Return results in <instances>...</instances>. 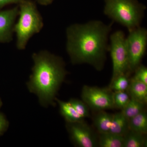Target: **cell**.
Wrapping results in <instances>:
<instances>
[{
	"instance_id": "1",
	"label": "cell",
	"mask_w": 147,
	"mask_h": 147,
	"mask_svg": "<svg viewBox=\"0 0 147 147\" xmlns=\"http://www.w3.org/2000/svg\"><path fill=\"white\" fill-rule=\"evenodd\" d=\"M112 24L90 21L74 24L66 30V50L73 64H89L101 70L109 50L108 37Z\"/></svg>"
},
{
	"instance_id": "2",
	"label": "cell",
	"mask_w": 147,
	"mask_h": 147,
	"mask_svg": "<svg viewBox=\"0 0 147 147\" xmlns=\"http://www.w3.org/2000/svg\"><path fill=\"white\" fill-rule=\"evenodd\" d=\"M32 58L34 65L27 83L28 89L36 95L43 107L54 106L56 95L67 74L64 61L47 50L33 53Z\"/></svg>"
},
{
	"instance_id": "3",
	"label": "cell",
	"mask_w": 147,
	"mask_h": 147,
	"mask_svg": "<svg viewBox=\"0 0 147 147\" xmlns=\"http://www.w3.org/2000/svg\"><path fill=\"white\" fill-rule=\"evenodd\" d=\"M18 18L13 27L16 34V46L24 50L29 40L38 33L43 27V19L35 3L31 0H24L19 4Z\"/></svg>"
},
{
	"instance_id": "4",
	"label": "cell",
	"mask_w": 147,
	"mask_h": 147,
	"mask_svg": "<svg viewBox=\"0 0 147 147\" xmlns=\"http://www.w3.org/2000/svg\"><path fill=\"white\" fill-rule=\"evenodd\" d=\"M104 13L129 32L140 27L146 7L137 0H105Z\"/></svg>"
},
{
	"instance_id": "5",
	"label": "cell",
	"mask_w": 147,
	"mask_h": 147,
	"mask_svg": "<svg viewBox=\"0 0 147 147\" xmlns=\"http://www.w3.org/2000/svg\"><path fill=\"white\" fill-rule=\"evenodd\" d=\"M110 40L109 50L113 62L112 81L120 75L129 72L126 37L123 32L119 30L113 33L110 36Z\"/></svg>"
},
{
	"instance_id": "6",
	"label": "cell",
	"mask_w": 147,
	"mask_h": 147,
	"mask_svg": "<svg viewBox=\"0 0 147 147\" xmlns=\"http://www.w3.org/2000/svg\"><path fill=\"white\" fill-rule=\"evenodd\" d=\"M128 55L129 72H133L140 65L145 55L147 44L146 29L138 27L131 31L126 38Z\"/></svg>"
},
{
	"instance_id": "7",
	"label": "cell",
	"mask_w": 147,
	"mask_h": 147,
	"mask_svg": "<svg viewBox=\"0 0 147 147\" xmlns=\"http://www.w3.org/2000/svg\"><path fill=\"white\" fill-rule=\"evenodd\" d=\"M82 96L83 101L93 110L104 111L115 108L113 93L110 89L84 86Z\"/></svg>"
},
{
	"instance_id": "8",
	"label": "cell",
	"mask_w": 147,
	"mask_h": 147,
	"mask_svg": "<svg viewBox=\"0 0 147 147\" xmlns=\"http://www.w3.org/2000/svg\"><path fill=\"white\" fill-rule=\"evenodd\" d=\"M67 127L74 144L80 147H94L97 146L95 137L89 127L83 121L67 123Z\"/></svg>"
},
{
	"instance_id": "9",
	"label": "cell",
	"mask_w": 147,
	"mask_h": 147,
	"mask_svg": "<svg viewBox=\"0 0 147 147\" xmlns=\"http://www.w3.org/2000/svg\"><path fill=\"white\" fill-rule=\"evenodd\" d=\"M18 12V7L7 10L0 9V43L9 42L12 40L13 27Z\"/></svg>"
},
{
	"instance_id": "10",
	"label": "cell",
	"mask_w": 147,
	"mask_h": 147,
	"mask_svg": "<svg viewBox=\"0 0 147 147\" xmlns=\"http://www.w3.org/2000/svg\"><path fill=\"white\" fill-rule=\"evenodd\" d=\"M129 130V119L122 112L113 115L109 132L124 136Z\"/></svg>"
},
{
	"instance_id": "11",
	"label": "cell",
	"mask_w": 147,
	"mask_h": 147,
	"mask_svg": "<svg viewBox=\"0 0 147 147\" xmlns=\"http://www.w3.org/2000/svg\"><path fill=\"white\" fill-rule=\"evenodd\" d=\"M127 90L131 98L143 103H147V85L132 79Z\"/></svg>"
},
{
	"instance_id": "12",
	"label": "cell",
	"mask_w": 147,
	"mask_h": 147,
	"mask_svg": "<svg viewBox=\"0 0 147 147\" xmlns=\"http://www.w3.org/2000/svg\"><path fill=\"white\" fill-rule=\"evenodd\" d=\"M55 100L59 104L61 114L65 119L67 122L71 123L83 121L84 119L79 116L69 101H62L57 98H55Z\"/></svg>"
},
{
	"instance_id": "13",
	"label": "cell",
	"mask_w": 147,
	"mask_h": 147,
	"mask_svg": "<svg viewBox=\"0 0 147 147\" xmlns=\"http://www.w3.org/2000/svg\"><path fill=\"white\" fill-rule=\"evenodd\" d=\"M146 134L129 130L124 137L123 147H143L146 146Z\"/></svg>"
},
{
	"instance_id": "14",
	"label": "cell",
	"mask_w": 147,
	"mask_h": 147,
	"mask_svg": "<svg viewBox=\"0 0 147 147\" xmlns=\"http://www.w3.org/2000/svg\"><path fill=\"white\" fill-rule=\"evenodd\" d=\"M129 129L142 134H146L147 115L144 110L129 120Z\"/></svg>"
},
{
	"instance_id": "15",
	"label": "cell",
	"mask_w": 147,
	"mask_h": 147,
	"mask_svg": "<svg viewBox=\"0 0 147 147\" xmlns=\"http://www.w3.org/2000/svg\"><path fill=\"white\" fill-rule=\"evenodd\" d=\"M113 115L100 111L94 119L96 128L100 134L109 132L113 119Z\"/></svg>"
},
{
	"instance_id": "16",
	"label": "cell",
	"mask_w": 147,
	"mask_h": 147,
	"mask_svg": "<svg viewBox=\"0 0 147 147\" xmlns=\"http://www.w3.org/2000/svg\"><path fill=\"white\" fill-rule=\"evenodd\" d=\"M99 144L101 147H123L124 137L110 132L100 134Z\"/></svg>"
},
{
	"instance_id": "17",
	"label": "cell",
	"mask_w": 147,
	"mask_h": 147,
	"mask_svg": "<svg viewBox=\"0 0 147 147\" xmlns=\"http://www.w3.org/2000/svg\"><path fill=\"white\" fill-rule=\"evenodd\" d=\"M145 104L143 102L130 98L127 105L122 110V112L129 120L143 111L144 109Z\"/></svg>"
},
{
	"instance_id": "18",
	"label": "cell",
	"mask_w": 147,
	"mask_h": 147,
	"mask_svg": "<svg viewBox=\"0 0 147 147\" xmlns=\"http://www.w3.org/2000/svg\"><path fill=\"white\" fill-rule=\"evenodd\" d=\"M129 83L127 74H122L111 81L110 89L115 92L125 91L127 90Z\"/></svg>"
},
{
	"instance_id": "19",
	"label": "cell",
	"mask_w": 147,
	"mask_h": 147,
	"mask_svg": "<svg viewBox=\"0 0 147 147\" xmlns=\"http://www.w3.org/2000/svg\"><path fill=\"white\" fill-rule=\"evenodd\" d=\"M130 99V96L126 91L115 92L113 93V101L115 108L123 110Z\"/></svg>"
},
{
	"instance_id": "20",
	"label": "cell",
	"mask_w": 147,
	"mask_h": 147,
	"mask_svg": "<svg viewBox=\"0 0 147 147\" xmlns=\"http://www.w3.org/2000/svg\"><path fill=\"white\" fill-rule=\"evenodd\" d=\"M69 102H70L82 119L89 117V111L88 106L84 101L75 98H71Z\"/></svg>"
},
{
	"instance_id": "21",
	"label": "cell",
	"mask_w": 147,
	"mask_h": 147,
	"mask_svg": "<svg viewBox=\"0 0 147 147\" xmlns=\"http://www.w3.org/2000/svg\"><path fill=\"white\" fill-rule=\"evenodd\" d=\"M135 74L132 79L147 85V69L144 66L139 65L134 71Z\"/></svg>"
},
{
	"instance_id": "22",
	"label": "cell",
	"mask_w": 147,
	"mask_h": 147,
	"mask_svg": "<svg viewBox=\"0 0 147 147\" xmlns=\"http://www.w3.org/2000/svg\"><path fill=\"white\" fill-rule=\"evenodd\" d=\"M9 122L4 115L0 113V137L2 136L8 128Z\"/></svg>"
},
{
	"instance_id": "23",
	"label": "cell",
	"mask_w": 147,
	"mask_h": 147,
	"mask_svg": "<svg viewBox=\"0 0 147 147\" xmlns=\"http://www.w3.org/2000/svg\"><path fill=\"white\" fill-rule=\"evenodd\" d=\"M24 0H0V9L4 7L11 4H17L19 5Z\"/></svg>"
},
{
	"instance_id": "24",
	"label": "cell",
	"mask_w": 147,
	"mask_h": 147,
	"mask_svg": "<svg viewBox=\"0 0 147 147\" xmlns=\"http://www.w3.org/2000/svg\"><path fill=\"white\" fill-rule=\"evenodd\" d=\"M54 0H37L38 2L41 5L47 6L51 4Z\"/></svg>"
},
{
	"instance_id": "25",
	"label": "cell",
	"mask_w": 147,
	"mask_h": 147,
	"mask_svg": "<svg viewBox=\"0 0 147 147\" xmlns=\"http://www.w3.org/2000/svg\"><path fill=\"white\" fill-rule=\"evenodd\" d=\"M3 105V102L2 101L1 99V98H0V108H1V107H2V106Z\"/></svg>"
}]
</instances>
